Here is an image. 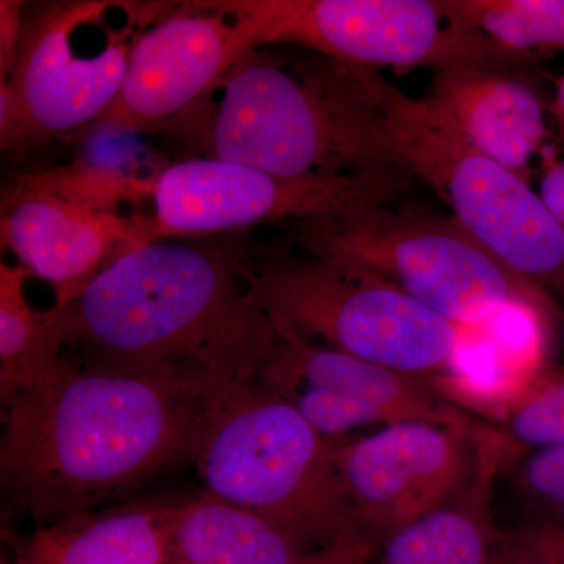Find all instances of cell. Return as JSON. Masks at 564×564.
<instances>
[{"label":"cell","instance_id":"cell-6","mask_svg":"<svg viewBox=\"0 0 564 564\" xmlns=\"http://www.w3.org/2000/svg\"><path fill=\"white\" fill-rule=\"evenodd\" d=\"M247 276L274 325L410 377L451 369L469 333L383 278L307 251L248 254Z\"/></svg>","mask_w":564,"mask_h":564},{"label":"cell","instance_id":"cell-3","mask_svg":"<svg viewBox=\"0 0 564 564\" xmlns=\"http://www.w3.org/2000/svg\"><path fill=\"white\" fill-rule=\"evenodd\" d=\"M369 70L302 47H254L162 131L198 158L281 176L410 173Z\"/></svg>","mask_w":564,"mask_h":564},{"label":"cell","instance_id":"cell-26","mask_svg":"<svg viewBox=\"0 0 564 564\" xmlns=\"http://www.w3.org/2000/svg\"><path fill=\"white\" fill-rule=\"evenodd\" d=\"M540 196L560 225L564 226V161L549 163L541 180Z\"/></svg>","mask_w":564,"mask_h":564},{"label":"cell","instance_id":"cell-25","mask_svg":"<svg viewBox=\"0 0 564 564\" xmlns=\"http://www.w3.org/2000/svg\"><path fill=\"white\" fill-rule=\"evenodd\" d=\"M24 2H0V82L9 80L17 65L22 32H24Z\"/></svg>","mask_w":564,"mask_h":564},{"label":"cell","instance_id":"cell-24","mask_svg":"<svg viewBox=\"0 0 564 564\" xmlns=\"http://www.w3.org/2000/svg\"><path fill=\"white\" fill-rule=\"evenodd\" d=\"M378 545L370 538L352 529L334 543L307 556L302 564H373Z\"/></svg>","mask_w":564,"mask_h":564},{"label":"cell","instance_id":"cell-15","mask_svg":"<svg viewBox=\"0 0 564 564\" xmlns=\"http://www.w3.org/2000/svg\"><path fill=\"white\" fill-rule=\"evenodd\" d=\"M478 151L529 182L543 147L544 104L524 69L466 65L434 70L429 96Z\"/></svg>","mask_w":564,"mask_h":564},{"label":"cell","instance_id":"cell-20","mask_svg":"<svg viewBox=\"0 0 564 564\" xmlns=\"http://www.w3.org/2000/svg\"><path fill=\"white\" fill-rule=\"evenodd\" d=\"M444 17L533 62L564 52V0H437Z\"/></svg>","mask_w":564,"mask_h":564},{"label":"cell","instance_id":"cell-8","mask_svg":"<svg viewBox=\"0 0 564 564\" xmlns=\"http://www.w3.org/2000/svg\"><path fill=\"white\" fill-rule=\"evenodd\" d=\"M165 6L76 0L28 18L0 82V143L20 151L95 124L117 98L141 32Z\"/></svg>","mask_w":564,"mask_h":564},{"label":"cell","instance_id":"cell-19","mask_svg":"<svg viewBox=\"0 0 564 564\" xmlns=\"http://www.w3.org/2000/svg\"><path fill=\"white\" fill-rule=\"evenodd\" d=\"M32 273L0 263V399L3 404L50 383L66 362L61 313L36 310L25 285Z\"/></svg>","mask_w":564,"mask_h":564},{"label":"cell","instance_id":"cell-11","mask_svg":"<svg viewBox=\"0 0 564 564\" xmlns=\"http://www.w3.org/2000/svg\"><path fill=\"white\" fill-rule=\"evenodd\" d=\"M259 47L248 0L165 7L141 32L99 131H162L191 110L248 51Z\"/></svg>","mask_w":564,"mask_h":564},{"label":"cell","instance_id":"cell-16","mask_svg":"<svg viewBox=\"0 0 564 564\" xmlns=\"http://www.w3.org/2000/svg\"><path fill=\"white\" fill-rule=\"evenodd\" d=\"M507 452L496 430H485L470 484L451 502L381 541L373 564H497L513 534L494 514L497 478Z\"/></svg>","mask_w":564,"mask_h":564},{"label":"cell","instance_id":"cell-14","mask_svg":"<svg viewBox=\"0 0 564 564\" xmlns=\"http://www.w3.org/2000/svg\"><path fill=\"white\" fill-rule=\"evenodd\" d=\"M276 348L259 378L274 391L292 386L323 389L373 411L389 425L422 421L455 429L478 426L462 410L426 388L422 378L321 347L281 326H276Z\"/></svg>","mask_w":564,"mask_h":564},{"label":"cell","instance_id":"cell-18","mask_svg":"<svg viewBox=\"0 0 564 564\" xmlns=\"http://www.w3.org/2000/svg\"><path fill=\"white\" fill-rule=\"evenodd\" d=\"M163 505L120 503L41 525L18 543L14 564H169Z\"/></svg>","mask_w":564,"mask_h":564},{"label":"cell","instance_id":"cell-17","mask_svg":"<svg viewBox=\"0 0 564 564\" xmlns=\"http://www.w3.org/2000/svg\"><path fill=\"white\" fill-rule=\"evenodd\" d=\"M162 529L169 564H302L317 552L276 522L206 492L163 505Z\"/></svg>","mask_w":564,"mask_h":564},{"label":"cell","instance_id":"cell-5","mask_svg":"<svg viewBox=\"0 0 564 564\" xmlns=\"http://www.w3.org/2000/svg\"><path fill=\"white\" fill-rule=\"evenodd\" d=\"M375 98L404 166L452 217L516 274L564 307V226L540 193L478 151L441 107L370 69Z\"/></svg>","mask_w":564,"mask_h":564},{"label":"cell","instance_id":"cell-13","mask_svg":"<svg viewBox=\"0 0 564 564\" xmlns=\"http://www.w3.org/2000/svg\"><path fill=\"white\" fill-rule=\"evenodd\" d=\"M2 206V243L51 285L57 310L129 252L159 240L148 215L96 212L36 192H7Z\"/></svg>","mask_w":564,"mask_h":564},{"label":"cell","instance_id":"cell-29","mask_svg":"<svg viewBox=\"0 0 564 564\" xmlns=\"http://www.w3.org/2000/svg\"><path fill=\"white\" fill-rule=\"evenodd\" d=\"M549 113L554 118L556 131L564 141V73L556 82L555 95L549 106Z\"/></svg>","mask_w":564,"mask_h":564},{"label":"cell","instance_id":"cell-27","mask_svg":"<svg viewBox=\"0 0 564 564\" xmlns=\"http://www.w3.org/2000/svg\"><path fill=\"white\" fill-rule=\"evenodd\" d=\"M532 540L534 547L549 564H564L563 529L521 530Z\"/></svg>","mask_w":564,"mask_h":564},{"label":"cell","instance_id":"cell-2","mask_svg":"<svg viewBox=\"0 0 564 564\" xmlns=\"http://www.w3.org/2000/svg\"><path fill=\"white\" fill-rule=\"evenodd\" d=\"M247 263L217 236L137 248L58 310L66 356L212 395L258 383L278 332L251 302Z\"/></svg>","mask_w":564,"mask_h":564},{"label":"cell","instance_id":"cell-12","mask_svg":"<svg viewBox=\"0 0 564 564\" xmlns=\"http://www.w3.org/2000/svg\"><path fill=\"white\" fill-rule=\"evenodd\" d=\"M485 430L408 421L336 441L334 466L355 529L380 545L454 500L474 478Z\"/></svg>","mask_w":564,"mask_h":564},{"label":"cell","instance_id":"cell-1","mask_svg":"<svg viewBox=\"0 0 564 564\" xmlns=\"http://www.w3.org/2000/svg\"><path fill=\"white\" fill-rule=\"evenodd\" d=\"M239 392L212 395L66 356L50 383L3 404V489L40 527L102 510L162 475L195 466Z\"/></svg>","mask_w":564,"mask_h":564},{"label":"cell","instance_id":"cell-23","mask_svg":"<svg viewBox=\"0 0 564 564\" xmlns=\"http://www.w3.org/2000/svg\"><path fill=\"white\" fill-rule=\"evenodd\" d=\"M510 489L516 507L527 518L521 530L563 529L564 527V447L511 454Z\"/></svg>","mask_w":564,"mask_h":564},{"label":"cell","instance_id":"cell-22","mask_svg":"<svg viewBox=\"0 0 564 564\" xmlns=\"http://www.w3.org/2000/svg\"><path fill=\"white\" fill-rule=\"evenodd\" d=\"M152 180H139L107 163L73 162L44 172L22 174L9 192H36L96 212H120L126 203L151 198Z\"/></svg>","mask_w":564,"mask_h":564},{"label":"cell","instance_id":"cell-28","mask_svg":"<svg viewBox=\"0 0 564 564\" xmlns=\"http://www.w3.org/2000/svg\"><path fill=\"white\" fill-rule=\"evenodd\" d=\"M497 564H549L524 532L513 533L510 547Z\"/></svg>","mask_w":564,"mask_h":564},{"label":"cell","instance_id":"cell-10","mask_svg":"<svg viewBox=\"0 0 564 564\" xmlns=\"http://www.w3.org/2000/svg\"><path fill=\"white\" fill-rule=\"evenodd\" d=\"M413 174L281 176L221 159L193 158L154 176L152 203L161 239H199L278 220H311L393 206Z\"/></svg>","mask_w":564,"mask_h":564},{"label":"cell","instance_id":"cell-9","mask_svg":"<svg viewBox=\"0 0 564 564\" xmlns=\"http://www.w3.org/2000/svg\"><path fill=\"white\" fill-rule=\"evenodd\" d=\"M259 46H293L348 65L525 69L530 61L444 17L426 0H248Z\"/></svg>","mask_w":564,"mask_h":564},{"label":"cell","instance_id":"cell-21","mask_svg":"<svg viewBox=\"0 0 564 564\" xmlns=\"http://www.w3.org/2000/svg\"><path fill=\"white\" fill-rule=\"evenodd\" d=\"M481 410L511 454L564 447V369L544 367Z\"/></svg>","mask_w":564,"mask_h":564},{"label":"cell","instance_id":"cell-7","mask_svg":"<svg viewBox=\"0 0 564 564\" xmlns=\"http://www.w3.org/2000/svg\"><path fill=\"white\" fill-rule=\"evenodd\" d=\"M334 445L258 381L226 404L195 467L204 492L276 522L318 551L355 529Z\"/></svg>","mask_w":564,"mask_h":564},{"label":"cell","instance_id":"cell-4","mask_svg":"<svg viewBox=\"0 0 564 564\" xmlns=\"http://www.w3.org/2000/svg\"><path fill=\"white\" fill-rule=\"evenodd\" d=\"M393 206L299 221L300 247L377 274L463 328L473 329L507 313L532 314L562 325L560 304L508 269L454 217Z\"/></svg>","mask_w":564,"mask_h":564}]
</instances>
